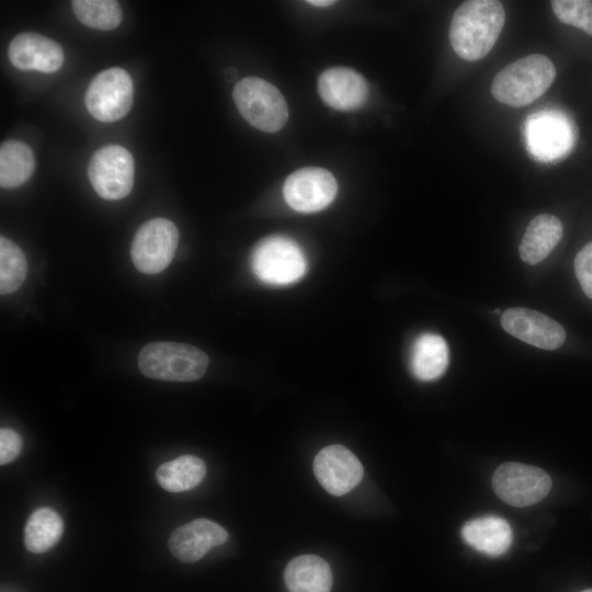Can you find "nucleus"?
<instances>
[{
	"label": "nucleus",
	"mask_w": 592,
	"mask_h": 592,
	"mask_svg": "<svg viewBox=\"0 0 592 592\" xmlns=\"http://www.w3.org/2000/svg\"><path fill=\"white\" fill-rule=\"evenodd\" d=\"M134 86L130 76L113 67L98 73L89 84L84 103L89 113L101 122H114L125 116L132 104Z\"/></svg>",
	"instance_id": "6e6552de"
},
{
	"label": "nucleus",
	"mask_w": 592,
	"mask_h": 592,
	"mask_svg": "<svg viewBox=\"0 0 592 592\" xmlns=\"http://www.w3.org/2000/svg\"><path fill=\"white\" fill-rule=\"evenodd\" d=\"M64 533V522L49 508L35 510L24 527V545L32 553H44L55 546Z\"/></svg>",
	"instance_id": "5701e85b"
},
{
	"label": "nucleus",
	"mask_w": 592,
	"mask_h": 592,
	"mask_svg": "<svg viewBox=\"0 0 592 592\" xmlns=\"http://www.w3.org/2000/svg\"><path fill=\"white\" fill-rule=\"evenodd\" d=\"M502 328L533 346L555 350L566 340L563 328L548 316L523 307L506 309L501 315Z\"/></svg>",
	"instance_id": "f8f14e48"
},
{
	"label": "nucleus",
	"mask_w": 592,
	"mask_h": 592,
	"mask_svg": "<svg viewBox=\"0 0 592 592\" xmlns=\"http://www.w3.org/2000/svg\"><path fill=\"white\" fill-rule=\"evenodd\" d=\"M27 262L24 253L13 241L0 238V293L16 291L25 280Z\"/></svg>",
	"instance_id": "393cba45"
},
{
	"label": "nucleus",
	"mask_w": 592,
	"mask_h": 592,
	"mask_svg": "<svg viewBox=\"0 0 592 592\" xmlns=\"http://www.w3.org/2000/svg\"><path fill=\"white\" fill-rule=\"evenodd\" d=\"M527 141L532 152L540 159H554L565 152L570 145L567 124L555 116L533 117L527 127Z\"/></svg>",
	"instance_id": "6ab92c4d"
},
{
	"label": "nucleus",
	"mask_w": 592,
	"mask_h": 592,
	"mask_svg": "<svg viewBox=\"0 0 592 592\" xmlns=\"http://www.w3.org/2000/svg\"><path fill=\"white\" fill-rule=\"evenodd\" d=\"M464 540L488 556L504 554L512 543V530L502 517L488 515L467 522L462 528Z\"/></svg>",
	"instance_id": "dca6fc26"
},
{
	"label": "nucleus",
	"mask_w": 592,
	"mask_h": 592,
	"mask_svg": "<svg viewBox=\"0 0 592 592\" xmlns=\"http://www.w3.org/2000/svg\"><path fill=\"white\" fill-rule=\"evenodd\" d=\"M574 271L583 292L592 299V242L578 252Z\"/></svg>",
	"instance_id": "bb28decb"
},
{
	"label": "nucleus",
	"mask_w": 592,
	"mask_h": 592,
	"mask_svg": "<svg viewBox=\"0 0 592 592\" xmlns=\"http://www.w3.org/2000/svg\"><path fill=\"white\" fill-rule=\"evenodd\" d=\"M22 449L21 436L13 430H0V464L5 465L14 460Z\"/></svg>",
	"instance_id": "cd10ccee"
},
{
	"label": "nucleus",
	"mask_w": 592,
	"mask_h": 592,
	"mask_svg": "<svg viewBox=\"0 0 592 592\" xmlns=\"http://www.w3.org/2000/svg\"><path fill=\"white\" fill-rule=\"evenodd\" d=\"M251 266L262 282L287 285L305 274L306 259L296 242L286 237L272 236L255 246L251 255Z\"/></svg>",
	"instance_id": "39448f33"
},
{
	"label": "nucleus",
	"mask_w": 592,
	"mask_h": 592,
	"mask_svg": "<svg viewBox=\"0 0 592 592\" xmlns=\"http://www.w3.org/2000/svg\"><path fill=\"white\" fill-rule=\"evenodd\" d=\"M448 364V348L445 340L435 333L421 334L411 351L410 366L420 380H434L443 375Z\"/></svg>",
	"instance_id": "aec40b11"
},
{
	"label": "nucleus",
	"mask_w": 592,
	"mask_h": 592,
	"mask_svg": "<svg viewBox=\"0 0 592 592\" xmlns=\"http://www.w3.org/2000/svg\"><path fill=\"white\" fill-rule=\"evenodd\" d=\"M77 19L84 25L110 31L117 27L122 21V10L113 0H75L71 2Z\"/></svg>",
	"instance_id": "b1692460"
},
{
	"label": "nucleus",
	"mask_w": 592,
	"mask_h": 592,
	"mask_svg": "<svg viewBox=\"0 0 592 592\" xmlns=\"http://www.w3.org/2000/svg\"><path fill=\"white\" fill-rule=\"evenodd\" d=\"M284 580L289 592H330L332 573L325 559L301 555L288 562Z\"/></svg>",
	"instance_id": "f3484780"
},
{
	"label": "nucleus",
	"mask_w": 592,
	"mask_h": 592,
	"mask_svg": "<svg viewBox=\"0 0 592 592\" xmlns=\"http://www.w3.org/2000/svg\"><path fill=\"white\" fill-rule=\"evenodd\" d=\"M335 178L326 169L308 167L294 171L284 182L286 203L295 210L312 213L326 208L335 197Z\"/></svg>",
	"instance_id": "9d476101"
},
{
	"label": "nucleus",
	"mask_w": 592,
	"mask_h": 592,
	"mask_svg": "<svg viewBox=\"0 0 592 592\" xmlns=\"http://www.w3.org/2000/svg\"><path fill=\"white\" fill-rule=\"evenodd\" d=\"M581 592H592V589H587V590H583Z\"/></svg>",
	"instance_id": "7c9ffc66"
},
{
	"label": "nucleus",
	"mask_w": 592,
	"mask_h": 592,
	"mask_svg": "<svg viewBox=\"0 0 592 592\" xmlns=\"http://www.w3.org/2000/svg\"><path fill=\"white\" fill-rule=\"evenodd\" d=\"M228 533L219 524L196 519L175 528L168 542L171 554L180 561L200 560L210 548L223 545Z\"/></svg>",
	"instance_id": "2eb2a0df"
},
{
	"label": "nucleus",
	"mask_w": 592,
	"mask_h": 592,
	"mask_svg": "<svg viewBox=\"0 0 592 592\" xmlns=\"http://www.w3.org/2000/svg\"><path fill=\"white\" fill-rule=\"evenodd\" d=\"M555 77L556 69L548 57L528 55L509 64L496 75L491 93L500 103L524 106L543 95Z\"/></svg>",
	"instance_id": "f03ea898"
},
{
	"label": "nucleus",
	"mask_w": 592,
	"mask_h": 592,
	"mask_svg": "<svg viewBox=\"0 0 592 592\" xmlns=\"http://www.w3.org/2000/svg\"><path fill=\"white\" fill-rule=\"evenodd\" d=\"M178 243L175 225L167 218H152L143 224L133 238L132 261L145 274L160 273L172 261Z\"/></svg>",
	"instance_id": "423d86ee"
},
{
	"label": "nucleus",
	"mask_w": 592,
	"mask_h": 592,
	"mask_svg": "<svg viewBox=\"0 0 592 592\" xmlns=\"http://www.w3.org/2000/svg\"><path fill=\"white\" fill-rule=\"evenodd\" d=\"M318 92L322 101L340 111L361 107L368 98V84L357 71L346 67H332L318 79Z\"/></svg>",
	"instance_id": "4468645a"
},
{
	"label": "nucleus",
	"mask_w": 592,
	"mask_h": 592,
	"mask_svg": "<svg viewBox=\"0 0 592 592\" xmlns=\"http://www.w3.org/2000/svg\"><path fill=\"white\" fill-rule=\"evenodd\" d=\"M8 56L16 69L45 73L59 70L65 59L57 42L34 32L18 34L8 47Z\"/></svg>",
	"instance_id": "ddd939ff"
},
{
	"label": "nucleus",
	"mask_w": 592,
	"mask_h": 592,
	"mask_svg": "<svg viewBox=\"0 0 592 592\" xmlns=\"http://www.w3.org/2000/svg\"><path fill=\"white\" fill-rule=\"evenodd\" d=\"M307 3L315 5V7H330L334 3V1L330 0H311L307 1Z\"/></svg>",
	"instance_id": "c85d7f7f"
},
{
	"label": "nucleus",
	"mask_w": 592,
	"mask_h": 592,
	"mask_svg": "<svg viewBox=\"0 0 592 592\" xmlns=\"http://www.w3.org/2000/svg\"><path fill=\"white\" fill-rule=\"evenodd\" d=\"M497 496L513 506H528L545 498L551 488L550 477L544 470L520 463H505L492 476Z\"/></svg>",
	"instance_id": "1a4fd4ad"
},
{
	"label": "nucleus",
	"mask_w": 592,
	"mask_h": 592,
	"mask_svg": "<svg viewBox=\"0 0 592 592\" xmlns=\"http://www.w3.org/2000/svg\"><path fill=\"white\" fill-rule=\"evenodd\" d=\"M205 475V463L194 455H182L161 464L156 470L158 483L170 492L191 490L201 483Z\"/></svg>",
	"instance_id": "412c9836"
},
{
	"label": "nucleus",
	"mask_w": 592,
	"mask_h": 592,
	"mask_svg": "<svg viewBox=\"0 0 592 592\" xmlns=\"http://www.w3.org/2000/svg\"><path fill=\"white\" fill-rule=\"evenodd\" d=\"M88 175L99 196L110 201L122 200L133 189L134 158L123 146H104L92 156Z\"/></svg>",
	"instance_id": "0eeeda50"
},
{
	"label": "nucleus",
	"mask_w": 592,
	"mask_h": 592,
	"mask_svg": "<svg viewBox=\"0 0 592 592\" xmlns=\"http://www.w3.org/2000/svg\"><path fill=\"white\" fill-rule=\"evenodd\" d=\"M232 98L241 116L262 132L276 133L287 122L288 109L283 94L264 79H241L234 88Z\"/></svg>",
	"instance_id": "20e7f679"
},
{
	"label": "nucleus",
	"mask_w": 592,
	"mask_h": 592,
	"mask_svg": "<svg viewBox=\"0 0 592 592\" xmlns=\"http://www.w3.org/2000/svg\"><path fill=\"white\" fill-rule=\"evenodd\" d=\"M500 312H501L500 309H494V310H493V314H496V315H499Z\"/></svg>",
	"instance_id": "c756f323"
},
{
	"label": "nucleus",
	"mask_w": 592,
	"mask_h": 592,
	"mask_svg": "<svg viewBox=\"0 0 592 592\" xmlns=\"http://www.w3.org/2000/svg\"><path fill=\"white\" fill-rule=\"evenodd\" d=\"M207 366V355L184 343L152 342L145 345L138 355L140 372L152 379L193 382L205 374Z\"/></svg>",
	"instance_id": "7ed1b4c3"
},
{
	"label": "nucleus",
	"mask_w": 592,
	"mask_h": 592,
	"mask_svg": "<svg viewBox=\"0 0 592 592\" xmlns=\"http://www.w3.org/2000/svg\"><path fill=\"white\" fill-rule=\"evenodd\" d=\"M505 12L500 1L470 0L454 12L449 26V42L463 59L483 58L494 46L504 25Z\"/></svg>",
	"instance_id": "f257e3e1"
},
{
	"label": "nucleus",
	"mask_w": 592,
	"mask_h": 592,
	"mask_svg": "<svg viewBox=\"0 0 592 592\" xmlns=\"http://www.w3.org/2000/svg\"><path fill=\"white\" fill-rule=\"evenodd\" d=\"M551 8L562 23L581 29L587 34L592 35L591 0H554Z\"/></svg>",
	"instance_id": "a878e982"
},
{
	"label": "nucleus",
	"mask_w": 592,
	"mask_h": 592,
	"mask_svg": "<svg viewBox=\"0 0 592 592\" xmlns=\"http://www.w3.org/2000/svg\"><path fill=\"white\" fill-rule=\"evenodd\" d=\"M314 473L332 496H343L356 487L364 474L358 458L342 445H329L315 457Z\"/></svg>",
	"instance_id": "9b49d317"
},
{
	"label": "nucleus",
	"mask_w": 592,
	"mask_h": 592,
	"mask_svg": "<svg viewBox=\"0 0 592 592\" xmlns=\"http://www.w3.org/2000/svg\"><path fill=\"white\" fill-rule=\"evenodd\" d=\"M562 237L561 221L549 214H540L528 224L520 243L521 259L528 264L543 261Z\"/></svg>",
	"instance_id": "a211bd4d"
},
{
	"label": "nucleus",
	"mask_w": 592,
	"mask_h": 592,
	"mask_svg": "<svg viewBox=\"0 0 592 592\" xmlns=\"http://www.w3.org/2000/svg\"><path fill=\"white\" fill-rule=\"evenodd\" d=\"M35 166L31 148L15 139L4 141L0 147V184L12 189L25 183Z\"/></svg>",
	"instance_id": "4be33fe9"
}]
</instances>
